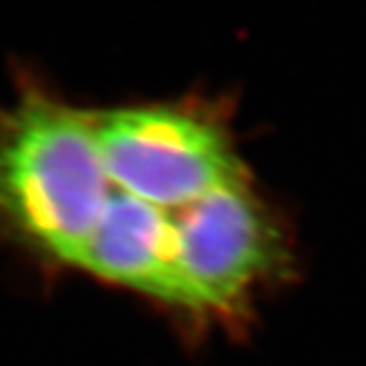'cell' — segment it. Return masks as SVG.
I'll return each mask as SVG.
<instances>
[{"mask_svg":"<svg viewBox=\"0 0 366 366\" xmlns=\"http://www.w3.org/2000/svg\"><path fill=\"white\" fill-rule=\"evenodd\" d=\"M108 196L94 112L26 81L0 112V228L43 259L78 267Z\"/></svg>","mask_w":366,"mask_h":366,"instance_id":"1","label":"cell"},{"mask_svg":"<svg viewBox=\"0 0 366 366\" xmlns=\"http://www.w3.org/2000/svg\"><path fill=\"white\" fill-rule=\"evenodd\" d=\"M94 139L118 192L167 212L250 175L228 114L206 100L94 112Z\"/></svg>","mask_w":366,"mask_h":366,"instance_id":"2","label":"cell"},{"mask_svg":"<svg viewBox=\"0 0 366 366\" xmlns=\"http://www.w3.org/2000/svg\"><path fill=\"white\" fill-rule=\"evenodd\" d=\"M175 232L185 314L194 320L238 326L293 262L283 218L252 175L179 209Z\"/></svg>","mask_w":366,"mask_h":366,"instance_id":"3","label":"cell"},{"mask_svg":"<svg viewBox=\"0 0 366 366\" xmlns=\"http://www.w3.org/2000/svg\"><path fill=\"white\" fill-rule=\"evenodd\" d=\"M112 187L78 269L185 314L175 232L179 209H159Z\"/></svg>","mask_w":366,"mask_h":366,"instance_id":"4","label":"cell"}]
</instances>
